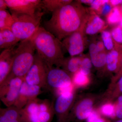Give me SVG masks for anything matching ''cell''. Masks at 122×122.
<instances>
[{"label":"cell","mask_w":122,"mask_h":122,"mask_svg":"<svg viewBox=\"0 0 122 122\" xmlns=\"http://www.w3.org/2000/svg\"><path fill=\"white\" fill-rule=\"evenodd\" d=\"M98 109V111L102 116L114 119L115 116V109L113 102H103Z\"/></svg>","instance_id":"cell-23"},{"label":"cell","mask_w":122,"mask_h":122,"mask_svg":"<svg viewBox=\"0 0 122 122\" xmlns=\"http://www.w3.org/2000/svg\"><path fill=\"white\" fill-rule=\"evenodd\" d=\"M109 2L106 3L102 5L101 9L100 14L103 16H107L111 12L113 8Z\"/></svg>","instance_id":"cell-31"},{"label":"cell","mask_w":122,"mask_h":122,"mask_svg":"<svg viewBox=\"0 0 122 122\" xmlns=\"http://www.w3.org/2000/svg\"><path fill=\"white\" fill-rule=\"evenodd\" d=\"M115 122H122V119H119Z\"/></svg>","instance_id":"cell-40"},{"label":"cell","mask_w":122,"mask_h":122,"mask_svg":"<svg viewBox=\"0 0 122 122\" xmlns=\"http://www.w3.org/2000/svg\"><path fill=\"white\" fill-rule=\"evenodd\" d=\"M93 1L92 0H78V1L81 4H87L90 5L93 2Z\"/></svg>","instance_id":"cell-38"},{"label":"cell","mask_w":122,"mask_h":122,"mask_svg":"<svg viewBox=\"0 0 122 122\" xmlns=\"http://www.w3.org/2000/svg\"><path fill=\"white\" fill-rule=\"evenodd\" d=\"M90 57L93 66L98 70L105 68L107 51L102 52L97 48L95 41L92 42L89 46Z\"/></svg>","instance_id":"cell-17"},{"label":"cell","mask_w":122,"mask_h":122,"mask_svg":"<svg viewBox=\"0 0 122 122\" xmlns=\"http://www.w3.org/2000/svg\"><path fill=\"white\" fill-rule=\"evenodd\" d=\"M14 23L13 17L7 10H0V30H11Z\"/></svg>","instance_id":"cell-24"},{"label":"cell","mask_w":122,"mask_h":122,"mask_svg":"<svg viewBox=\"0 0 122 122\" xmlns=\"http://www.w3.org/2000/svg\"><path fill=\"white\" fill-rule=\"evenodd\" d=\"M90 122H110L109 120H107L105 118L102 117H100L96 119L95 120H93Z\"/></svg>","instance_id":"cell-37"},{"label":"cell","mask_w":122,"mask_h":122,"mask_svg":"<svg viewBox=\"0 0 122 122\" xmlns=\"http://www.w3.org/2000/svg\"><path fill=\"white\" fill-rule=\"evenodd\" d=\"M115 47L122 48V28L119 25L116 26L111 32Z\"/></svg>","instance_id":"cell-28"},{"label":"cell","mask_w":122,"mask_h":122,"mask_svg":"<svg viewBox=\"0 0 122 122\" xmlns=\"http://www.w3.org/2000/svg\"><path fill=\"white\" fill-rule=\"evenodd\" d=\"M97 96L89 95L75 100L68 118V122L75 120L82 122L86 120L94 109L98 99Z\"/></svg>","instance_id":"cell-8"},{"label":"cell","mask_w":122,"mask_h":122,"mask_svg":"<svg viewBox=\"0 0 122 122\" xmlns=\"http://www.w3.org/2000/svg\"><path fill=\"white\" fill-rule=\"evenodd\" d=\"M8 7L5 0H0V10H7Z\"/></svg>","instance_id":"cell-36"},{"label":"cell","mask_w":122,"mask_h":122,"mask_svg":"<svg viewBox=\"0 0 122 122\" xmlns=\"http://www.w3.org/2000/svg\"><path fill=\"white\" fill-rule=\"evenodd\" d=\"M101 37L102 41L107 52L114 49V43L111 32L107 30H103L101 32Z\"/></svg>","instance_id":"cell-27"},{"label":"cell","mask_w":122,"mask_h":122,"mask_svg":"<svg viewBox=\"0 0 122 122\" xmlns=\"http://www.w3.org/2000/svg\"><path fill=\"white\" fill-rule=\"evenodd\" d=\"M11 14L33 15L42 10L41 0H5Z\"/></svg>","instance_id":"cell-12"},{"label":"cell","mask_w":122,"mask_h":122,"mask_svg":"<svg viewBox=\"0 0 122 122\" xmlns=\"http://www.w3.org/2000/svg\"><path fill=\"white\" fill-rule=\"evenodd\" d=\"M122 95V76L113 85L109 86L107 91L103 96V102H114Z\"/></svg>","instance_id":"cell-21"},{"label":"cell","mask_w":122,"mask_h":122,"mask_svg":"<svg viewBox=\"0 0 122 122\" xmlns=\"http://www.w3.org/2000/svg\"><path fill=\"white\" fill-rule=\"evenodd\" d=\"M45 12L41 10L33 15L12 14L14 20L12 30L20 41L32 36L38 28Z\"/></svg>","instance_id":"cell-5"},{"label":"cell","mask_w":122,"mask_h":122,"mask_svg":"<svg viewBox=\"0 0 122 122\" xmlns=\"http://www.w3.org/2000/svg\"><path fill=\"white\" fill-rule=\"evenodd\" d=\"M76 88L56 96L54 102L57 122H68L70 113L76 100Z\"/></svg>","instance_id":"cell-7"},{"label":"cell","mask_w":122,"mask_h":122,"mask_svg":"<svg viewBox=\"0 0 122 122\" xmlns=\"http://www.w3.org/2000/svg\"><path fill=\"white\" fill-rule=\"evenodd\" d=\"M35 51L31 37L15 46L12 69L5 81L15 77H25L34 61Z\"/></svg>","instance_id":"cell-3"},{"label":"cell","mask_w":122,"mask_h":122,"mask_svg":"<svg viewBox=\"0 0 122 122\" xmlns=\"http://www.w3.org/2000/svg\"><path fill=\"white\" fill-rule=\"evenodd\" d=\"M109 0H95L90 5L91 8L92 10L96 11L99 14H100L101 9L102 5L106 3L109 2Z\"/></svg>","instance_id":"cell-30"},{"label":"cell","mask_w":122,"mask_h":122,"mask_svg":"<svg viewBox=\"0 0 122 122\" xmlns=\"http://www.w3.org/2000/svg\"><path fill=\"white\" fill-rule=\"evenodd\" d=\"M48 68L36 53L32 65L24 77V81L30 85L46 88Z\"/></svg>","instance_id":"cell-10"},{"label":"cell","mask_w":122,"mask_h":122,"mask_svg":"<svg viewBox=\"0 0 122 122\" xmlns=\"http://www.w3.org/2000/svg\"><path fill=\"white\" fill-rule=\"evenodd\" d=\"M106 17L107 21L110 25H115L120 22L122 18L120 8L118 6L114 7Z\"/></svg>","instance_id":"cell-26"},{"label":"cell","mask_w":122,"mask_h":122,"mask_svg":"<svg viewBox=\"0 0 122 122\" xmlns=\"http://www.w3.org/2000/svg\"><path fill=\"white\" fill-rule=\"evenodd\" d=\"M122 59V48L115 47L107 52L105 68L108 72L116 74L119 71Z\"/></svg>","instance_id":"cell-16"},{"label":"cell","mask_w":122,"mask_h":122,"mask_svg":"<svg viewBox=\"0 0 122 122\" xmlns=\"http://www.w3.org/2000/svg\"><path fill=\"white\" fill-rule=\"evenodd\" d=\"M82 56H70L63 59L61 67L72 75L79 71L81 68Z\"/></svg>","instance_id":"cell-20"},{"label":"cell","mask_w":122,"mask_h":122,"mask_svg":"<svg viewBox=\"0 0 122 122\" xmlns=\"http://www.w3.org/2000/svg\"><path fill=\"white\" fill-rule=\"evenodd\" d=\"M120 119H122V105L116 109L114 119L117 120Z\"/></svg>","instance_id":"cell-33"},{"label":"cell","mask_w":122,"mask_h":122,"mask_svg":"<svg viewBox=\"0 0 122 122\" xmlns=\"http://www.w3.org/2000/svg\"><path fill=\"white\" fill-rule=\"evenodd\" d=\"M72 75L59 67L48 68L46 88L54 94L55 97L75 88L72 83Z\"/></svg>","instance_id":"cell-6"},{"label":"cell","mask_w":122,"mask_h":122,"mask_svg":"<svg viewBox=\"0 0 122 122\" xmlns=\"http://www.w3.org/2000/svg\"><path fill=\"white\" fill-rule=\"evenodd\" d=\"M89 14L82 4L73 1L53 12L44 28L61 41L81 28Z\"/></svg>","instance_id":"cell-1"},{"label":"cell","mask_w":122,"mask_h":122,"mask_svg":"<svg viewBox=\"0 0 122 122\" xmlns=\"http://www.w3.org/2000/svg\"><path fill=\"white\" fill-rule=\"evenodd\" d=\"M38 56L48 68L61 66L65 58L61 41L52 34L40 26L31 37Z\"/></svg>","instance_id":"cell-2"},{"label":"cell","mask_w":122,"mask_h":122,"mask_svg":"<svg viewBox=\"0 0 122 122\" xmlns=\"http://www.w3.org/2000/svg\"><path fill=\"white\" fill-rule=\"evenodd\" d=\"M116 109L122 105V95L118 97L113 102Z\"/></svg>","instance_id":"cell-34"},{"label":"cell","mask_w":122,"mask_h":122,"mask_svg":"<svg viewBox=\"0 0 122 122\" xmlns=\"http://www.w3.org/2000/svg\"><path fill=\"white\" fill-rule=\"evenodd\" d=\"M11 30H0V49H7L15 46L20 42Z\"/></svg>","instance_id":"cell-19"},{"label":"cell","mask_w":122,"mask_h":122,"mask_svg":"<svg viewBox=\"0 0 122 122\" xmlns=\"http://www.w3.org/2000/svg\"><path fill=\"white\" fill-rule=\"evenodd\" d=\"M120 24H119V26H121L122 28V18L121 19V20H120Z\"/></svg>","instance_id":"cell-39"},{"label":"cell","mask_w":122,"mask_h":122,"mask_svg":"<svg viewBox=\"0 0 122 122\" xmlns=\"http://www.w3.org/2000/svg\"><path fill=\"white\" fill-rule=\"evenodd\" d=\"M105 21L97 14H89L81 26L85 35H93L103 30Z\"/></svg>","instance_id":"cell-15"},{"label":"cell","mask_w":122,"mask_h":122,"mask_svg":"<svg viewBox=\"0 0 122 122\" xmlns=\"http://www.w3.org/2000/svg\"><path fill=\"white\" fill-rule=\"evenodd\" d=\"M24 81V78L15 77L0 85V99L6 107L14 105Z\"/></svg>","instance_id":"cell-9"},{"label":"cell","mask_w":122,"mask_h":122,"mask_svg":"<svg viewBox=\"0 0 122 122\" xmlns=\"http://www.w3.org/2000/svg\"><path fill=\"white\" fill-rule=\"evenodd\" d=\"M41 88L38 86L29 85L24 81L13 106L19 109L24 108L30 100L37 98L42 93Z\"/></svg>","instance_id":"cell-13"},{"label":"cell","mask_w":122,"mask_h":122,"mask_svg":"<svg viewBox=\"0 0 122 122\" xmlns=\"http://www.w3.org/2000/svg\"><path fill=\"white\" fill-rule=\"evenodd\" d=\"M25 122H51L55 114L54 102L37 98L21 109Z\"/></svg>","instance_id":"cell-4"},{"label":"cell","mask_w":122,"mask_h":122,"mask_svg":"<svg viewBox=\"0 0 122 122\" xmlns=\"http://www.w3.org/2000/svg\"><path fill=\"white\" fill-rule=\"evenodd\" d=\"M0 122H25L21 109L13 106L0 108Z\"/></svg>","instance_id":"cell-18"},{"label":"cell","mask_w":122,"mask_h":122,"mask_svg":"<svg viewBox=\"0 0 122 122\" xmlns=\"http://www.w3.org/2000/svg\"><path fill=\"white\" fill-rule=\"evenodd\" d=\"M121 7H120V10H121V12H122V4L121 5Z\"/></svg>","instance_id":"cell-41"},{"label":"cell","mask_w":122,"mask_h":122,"mask_svg":"<svg viewBox=\"0 0 122 122\" xmlns=\"http://www.w3.org/2000/svg\"><path fill=\"white\" fill-rule=\"evenodd\" d=\"M73 1L71 0H42L41 1V9L45 13H52L57 9Z\"/></svg>","instance_id":"cell-22"},{"label":"cell","mask_w":122,"mask_h":122,"mask_svg":"<svg viewBox=\"0 0 122 122\" xmlns=\"http://www.w3.org/2000/svg\"><path fill=\"white\" fill-rule=\"evenodd\" d=\"M109 3L112 7H116L118 5L122 4V0H109Z\"/></svg>","instance_id":"cell-35"},{"label":"cell","mask_w":122,"mask_h":122,"mask_svg":"<svg viewBox=\"0 0 122 122\" xmlns=\"http://www.w3.org/2000/svg\"><path fill=\"white\" fill-rule=\"evenodd\" d=\"M122 76V63H121V66H120L119 71L114 76H113L112 78L111 81L110 83L109 86H112L115 84L118 81L119 79L120 78V77Z\"/></svg>","instance_id":"cell-32"},{"label":"cell","mask_w":122,"mask_h":122,"mask_svg":"<svg viewBox=\"0 0 122 122\" xmlns=\"http://www.w3.org/2000/svg\"><path fill=\"white\" fill-rule=\"evenodd\" d=\"M89 76L83 73L80 71L72 75V83L76 89L83 87L88 85L90 82Z\"/></svg>","instance_id":"cell-25"},{"label":"cell","mask_w":122,"mask_h":122,"mask_svg":"<svg viewBox=\"0 0 122 122\" xmlns=\"http://www.w3.org/2000/svg\"><path fill=\"white\" fill-rule=\"evenodd\" d=\"M92 66L93 65L90 57L82 56L81 66L79 71L89 76Z\"/></svg>","instance_id":"cell-29"},{"label":"cell","mask_w":122,"mask_h":122,"mask_svg":"<svg viewBox=\"0 0 122 122\" xmlns=\"http://www.w3.org/2000/svg\"><path fill=\"white\" fill-rule=\"evenodd\" d=\"M15 46L4 50L0 54V85L4 82L11 72Z\"/></svg>","instance_id":"cell-14"},{"label":"cell","mask_w":122,"mask_h":122,"mask_svg":"<svg viewBox=\"0 0 122 122\" xmlns=\"http://www.w3.org/2000/svg\"><path fill=\"white\" fill-rule=\"evenodd\" d=\"M85 35L81 27L61 41L62 47L68 51L71 56H77L85 50L86 43Z\"/></svg>","instance_id":"cell-11"}]
</instances>
